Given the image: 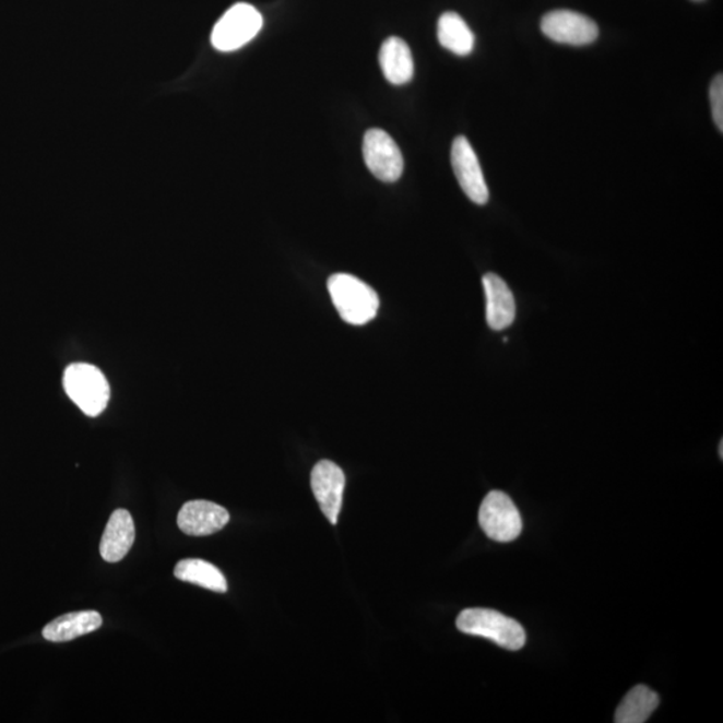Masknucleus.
Wrapping results in <instances>:
<instances>
[{
    "label": "nucleus",
    "mask_w": 723,
    "mask_h": 723,
    "mask_svg": "<svg viewBox=\"0 0 723 723\" xmlns=\"http://www.w3.org/2000/svg\"><path fill=\"white\" fill-rule=\"evenodd\" d=\"M379 64L390 84L401 86L411 82L414 75V61L411 47L404 39L390 37L379 50Z\"/></svg>",
    "instance_id": "obj_13"
},
{
    "label": "nucleus",
    "mask_w": 723,
    "mask_h": 723,
    "mask_svg": "<svg viewBox=\"0 0 723 723\" xmlns=\"http://www.w3.org/2000/svg\"><path fill=\"white\" fill-rule=\"evenodd\" d=\"M438 43L453 55L470 56L474 47V34L458 13L442 14L437 26Z\"/></svg>",
    "instance_id": "obj_15"
},
{
    "label": "nucleus",
    "mask_w": 723,
    "mask_h": 723,
    "mask_svg": "<svg viewBox=\"0 0 723 723\" xmlns=\"http://www.w3.org/2000/svg\"><path fill=\"white\" fill-rule=\"evenodd\" d=\"M657 704H660V697L655 691L644 685L636 686L627 692L624 701L616 709L615 722L643 723L654 713Z\"/></svg>",
    "instance_id": "obj_16"
},
{
    "label": "nucleus",
    "mask_w": 723,
    "mask_h": 723,
    "mask_svg": "<svg viewBox=\"0 0 723 723\" xmlns=\"http://www.w3.org/2000/svg\"><path fill=\"white\" fill-rule=\"evenodd\" d=\"M229 513L218 503L194 500L183 503L177 515V525L189 536H210L228 524Z\"/></svg>",
    "instance_id": "obj_10"
},
{
    "label": "nucleus",
    "mask_w": 723,
    "mask_h": 723,
    "mask_svg": "<svg viewBox=\"0 0 723 723\" xmlns=\"http://www.w3.org/2000/svg\"><path fill=\"white\" fill-rule=\"evenodd\" d=\"M711 109L716 128L723 132V76L716 75L710 87Z\"/></svg>",
    "instance_id": "obj_18"
},
{
    "label": "nucleus",
    "mask_w": 723,
    "mask_h": 723,
    "mask_svg": "<svg viewBox=\"0 0 723 723\" xmlns=\"http://www.w3.org/2000/svg\"><path fill=\"white\" fill-rule=\"evenodd\" d=\"M135 538V529L132 514L127 509H117L112 512L106 525L99 553L108 562L121 561L132 548Z\"/></svg>",
    "instance_id": "obj_11"
},
{
    "label": "nucleus",
    "mask_w": 723,
    "mask_h": 723,
    "mask_svg": "<svg viewBox=\"0 0 723 723\" xmlns=\"http://www.w3.org/2000/svg\"><path fill=\"white\" fill-rule=\"evenodd\" d=\"M720 455H721V459H722L723 458V442L722 441L720 443Z\"/></svg>",
    "instance_id": "obj_19"
},
{
    "label": "nucleus",
    "mask_w": 723,
    "mask_h": 723,
    "mask_svg": "<svg viewBox=\"0 0 723 723\" xmlns=\"http://www.w3.org/2000/svg\"><path fill=\"white\" fill-rule=\"evenodd\" d=\"M328 287L337 313L346 323L364 325L377 317L378 294L357 276L331 275Z\"/></svg>",
    "instance_id": "obj_1"
},
{
    "label": "nucleus",
    "mask_w": 723,
    "mask_h": 723,
    "mask_svg": "<svg viewBox=\"0 0 723 723\" xmlns=\"http://www.w3.org/2000/svg\"><path fill=\"white\" fill-rule=\"evenodd\" d=\"M452 165L462 191L474 204L485 205L489 200V189L479 165L476 152L464 135H459L452 145Z\"/></svg>",
    "instance_id": "obj_8"
},
{
    "label": "nucleus",
    "mask_w": 723,
    "mask_h": 723,
    "mask_svg": "<svg viewBox=\"0 0 723 723\" xmlns=\"http://www.w3.org/2000/svg\"><path fill=\"white\" fill-rule=\"evenodd\" d=\"M542 32L554 43L571 46H585L595 43L598 28L594 21L570 10H556L545 14Z\"/></svg>",
    "instance_id": "obj_7"
},
{
    "label": "nucleus",
    "mask_w": 723,
    "mask_h": 723,
    "mask_svg": "<svg viewBox=\"0 0 723 723\" xmlns=\"http://www.w3.org/2000/svg\"><path fill=\"white\" fill-rule=\"evenodd\" d=\"M345 473L333 461H319L311 472L312 494L331 524L337 523L345 490Z\"/></svg>",
    "instance_id": "obj_9"
},
{
    "label": "nucleus",
    "mask_w": 723,
    "mask_h": 723,
    "mask_svg": "<svg viewBox=\"0 0 723 723\" xmlns=\"http://www.w3.org/2000/svg\"><path fill=\"white\" fill-rule=\"evenodd\" d=\"M63 388L69 399L86 416L97 417L109 404L108 379L98 367L88 364L70 365L63 375Z\"/></svg>",
    "instance_id": "obj_3"
},
{
    "label": "nucleus",
    "mask_w": 723,
    "mask_h": 723,
    "mask_svg": "<svg viewBox=\"0 0 723 723\" xmlns=\"http://www.w3.org/2000/svg\"><path fill=\"white\" fill-rule=\"evenodd\" d=\"M175 577L181 582L203 586L213 592H227L228 584L224 574L211 562L201 559H186L177 562Z\"/></svg>",
    "instance_id": "obj_17"
},
{
    "label": "nucleus",
    "mask_w": 723,
    "mask_h": 723,
    "mask_svg": "<svg viewBox=\"0 0 723 723\" xmlns=\"http://www.w3.org/2000/svg\"><path fill=\"white\" fill-rule=\"evenodd\" d=\"M485 298H487V322L491 330L509 328L515 318V301L511 288L499 275L487 274L483 277Z\"/></svg>",
    "instance_id": "obj_12"
},
{
    "label": "nucleus",
    "mask_w": 723,
    "mask_h": 723,
    "mask_svg": "<svg viewBox=\"0 0 723 723\" xmlns=\"http://www.w3.org/2000/svg\"><path fill=\"white\" fill-rule=\"evenodd\" d=\"M461 632L491 640L502 649L518 651L524 648L526 636L518 620L495 609L467 608L455 621Z\"/></svg>",
    "instance_id": "obj_2"
},
{
    "label": "nucleus",
    "mask_w": 723,
    "mask_h": 723,
    "mask_svg": "<svg viewBox=\"0 0 723 723\" xmlns=\"http://www.w3.org/2000/svg\"><path fill=\"white\" fill-rule=\"evenodd\" d=\"M103 626V616L97 612L70 613L50 621L44 628V638L49 642H69L87 636Z\"/></svg>",
    "instance_id": "obj_14"
},
{
    "label": "nucleus",
    "mask_w": 723,
    "mask_h": 723,
    "mask_svg": "<svg viewBox=\"0 0 723 723\" xmlns=\"http://www.w3.org/2000/svg\"><path fill=\"white\" fill-rule=\"evenodd\" d=\"M367 168L378 180L395 182L404 171V156L396 142L382 129L367 130L364 138Z\"/></svg>",
    "instance_id": "obj_6"
},
{
    "label": "nucleus",
    "mask_w": 723,
    "mask_h": 723,
    "mask_svg": "<svg viewBox=\"0 0 723 723\" xmlns=\"http://www.w3.org/2000/svg\"><path fill=\"white\" fill-rule=\"evenodd\" d=\"M479 526L491 541L509 543L523 531V520L511 497L494 490L485 497L478 512Z\"/></svg>",
    "instance_id": "obj_5"
},
{
    "label": "nucleus",
    "mask_w": 723,
    "mask_h": 723,
    "mask_svg": "<svg viewBox=\"0 0 723 723\" xmlns=\"http://www.w3.org/2000/svg\"><path fill=\"white\" fill-rule=\"evenodd\" d=\"M262 27L263 16L253 5L237 3L213 27L211 43L218 51L239 50L251 43Z\"/></svg>",
    "instance_id": "obj_4"
}]
</instances>
